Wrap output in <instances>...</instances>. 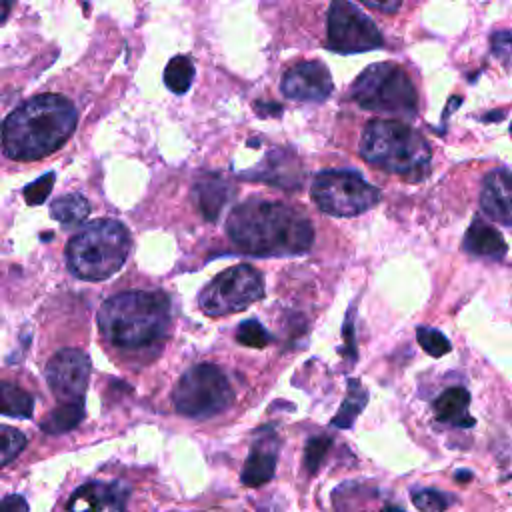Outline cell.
I'll list each match as a JSON object with an SVG mask.
<instances>
[{"instance_id":"4","label":"cell","mask_w":512,"mask_h":512,"mask_svg":"<svg viewBox=\"0 0 512 512\" xmlns=\"http://www.w3.org/2000/svg\"><path fill=\"white\" fill-rule=\"evenodd\" d=\"M130 246L132 240L122 222L94 220L70 238L66 248L68 270L82 280H106L124 266Z\"/></svg>"},{"instance_id":"19","label":"cell","mask_w":512,"mask_h":512,"mask_svg":"<svg viewBox=\"0 0 512 512\" xmlns=\"http://www.w3.org/2000/svg\"><path fill=\"white\" fill-rule=\"evenodd\" d=\"M50 212H52V218L58 220L62 226L74 228V226L82 224L88 218L90 204L82 194L72 192V194L56 198L50 204Z\"/></svg>"},{"instance_id":"31","label":"cell","mask_w":512,"mask_h":512,"mask_svg":"<svg viewBox=\"0 0 512 512\" xmlns=\"http://www.w3.org/2000/svg\"><path fill=\"white\" fill-rule=\"evenodd\" d=\"M2 512H28V504L18 494H8L2 500Z\"/></svg>"},{"instance_id":"20","label":"cell","mask_w":512,"mask_h":512,"mask_svg":"<svg viewBox=\"0 0 512 512\" xmlns=\"http://www.w3.org/2000/svg\"><path fill=\"white\" fill-rule=\"evenodd\" d=\"M84 416L82 402H62L50 416L40 424L46 434H60L76 428Z\"/></svg>"},{"instance_id":"30","label":"cell","mask_w":512,"mask_h":512,"mask_svg":"<svg viewBox=\"0 0 512 512\" xmlns=\"http://www.w3.org/2000/svg\"><path fill=\"white\" fill-rule=\"evenodd\" d=\"M492 52L500 58L510 56L512 54V32L510 30H502V32H494L492 34Z\"/></svg>"},{"instance_id":"34","label":"cell","mask_w":512,"mask_h":512,"mask_svg":"<svg viewBox=\"0 0 512 512\" xmlns=\"http://www.w3.org/2000/svg\"><path fill=\"white\" fill-rule=\"evenodd\" d=\"M382 512H404V510L398 508V506H394V504H388V506L382 508Z\"/></svg>"},{"instance_id":"24","label":"cell","mask_w":512,"mask_h":512,"mask_svg":"<svg viewBox=\"0 0 512 512\" xmlns=\"http://www.w3.org/2000/svg\"><path fill=\"white\" fill-rule=\"evenodd\" d=\"M412 502L422 512H444L452 504V498L446 492H440L434 488H422L412 492Z\"/></svg>"},{"instance_id":"15","label":"cell","mask_w":512,"mask_h":512,"mask_svg":"<svg viewBox=\"0 0 512 512\" xmlns=\"http://www.w3.org/2000/svg\"><path fill=\"white\" fill-rule=\"evenodd\" d=\"M464 250L474 254V256L500 260L506 254V242H504L502 234L496 228H492L490 224L476 218L470 224V228L466 230Z\"/></svg>"},{"instance_id":"10","label":"cell","mask_w":512,"mask_h":512,"mask_svg":"<svg viewBox=\"0 0 512 512\" xmlns=\"http://www.w3.org/2000/svg\"><path fill=\"white\" fill-rule=\"evenodd\" d=\"M382 44L376 24L352 2L334 0L328 10V48L340 54L374 50Z\"/></svg>"},{"instance_id":"29","label":"cell","mask_w":512,"mask_h":512,"mask_svg":"<svg viewBox=\"0 0 512 512\" xmlns=\"http://www.w3.org/2000/svg\"><path fill=\"white\" fill-rule=\"evenodd\" d=\"M52 182H54V174L50 172V174L40 176V178L34 180L32 184H28V186L24 188V198H26V202H28V204H42V202L48 198L50 190H52Z\"/></svg>"},{"instance_id":"7","label":"cell","mask_w":512,"mask_h":512,"mask_svg":"<svg viewBox=\"0 0 512 512\" xmlns=\"http://www.w3.org/2000/svg\"><path fill=\"white\" fill-rule=\"evenodd\" d=\"M174 408L190 418H208L230 406L234 390L226 374L214 364L188 368L174 386Z\"/></svg>"},{"instance_id":"1","label":"cell","mask_w":512,"mask_h":512,"mask_svg":"<svg viewBox=\"0 0 512 512\" xmlns=\"http://www.w3.org/2000/svg\"><path fill=\"white\" fill-rule=\"evenodd\" d=\"M230 240L254 256H292L314 242L308 218L284 202L250 198L238 204L226 222Z\"/></svg>"},{"instance_id":"11","label":"cell","mask_w":512,"mask_h":512,"mask_svg":"<svg viewBox=\"0 0 512 512\" xmlns=\"http://www.w3.org/2000/svg\"><path fill=\"white\" fill-rule=\"evenodd\" d=\"M90 378V358L78 348L56 352L46 366V380L62 402H82Z\"/></svg>"},{"instance_id":"3","label":"cell","mask_w":512,"mask_h":512,"mask_svg":"<svg viewBox=\"0 0 512 512\" xmlns=\"http://www.w3.org/2000/svg\"><path fill=\"white\" fill-rule=\"evenodd\" d=\"M170 300L156 290H130L108 298L98 312L102 336L118 348H144L166 336Z\"/></svg>"},{"instance_id":"33","label":"cell","mask_w":512,"mask_h":512,"mask_svg":"<svg viewBox=\"0 0 512 512\" xmlns=\"http://www.w3.org/2000/svg\"><path fill=\"white\" fill-rule=\"evenodd\" d=\"M456 480H458V482H468V480H472V472L460 470V472H456Z\"/></svg>"},{"instance_id":"13","label":"cell","mask_w":512,"mask_h":512,"mask_svg":"<svg viewBox=\"0 0 512 512\" xmlns=\"http://www.w3.org/2000/svg\"><path fill=\"white\" fill-rule=\"evenodd\" d=\"M482 212L498 224H512V172L496 168L486 174L480 192Z\"/></svg>"},{"instance_id":"5","label":"cell","mask_w":512,"mask_h":512,"mask_svg":"<svg viewBox=\"0 0 512 512\" xmlns=\"http://www.w3.org/2000/svg\"><path fill=\"white\" fill-rule=\"evenodd\" d=\"M360 154L386 172L420 178L430 166L428 142L400 120H372L362 132Z\"/></svg>"},{"instance_id":"14","label":"cell","mask_w":512,"mask_h":512,"mask_svg":"<svg viewBox=\"0 0 512 512\" xmlns=\"http://www.w3.org/2000/svg\"><path fill=\"white\" fill-rule=\"evenodd\" d=\"M126 494V488L118 484L90 482L74 490V494L68 500V512H98L106 504L122 508Z\"/></svg>"},{"instance_id":"18","label":"cell","mask_w":512,"mask_h":512,"mask_svg":"<svg viewBox=\"0 0 512 512\" xmlns=\"http://www.w3.org/2000/svg\"><path fill=\"white\" fill-rule=\"evenodd\" d=\"M276 472V448L272 444H256L246 458L242 470V482L246 486H262L272 480Z\"/></svg>"},{"instance_id":"2","label":"cell","mask_w":512,"mask_h":512,"mask_svg":"<svg viewBox=\"0 0 512 512\" xmlns=\"http://www.w3.org/2000/svg\"><path fill=\"white\" fill-rule=\"evenodd\" d=\"M76 108L62 94H38L14 108L2 124V148L12 160L30 162L56 152L76 128Z\"/></svg>"},{"instance_id":"17","label":"cell","mask_w":512,"mask_h":512,"mask_svg":"<svg viewBox=\"0 0 512 512\" xmlns=\"http://www.w3.org/2000/svg\"><path fill=\"white\" fill-rule=\"evenodd\" d=\"M232 188L228 186V182L220 176H214V174H208L204 180H200L194 188V200L200 208V212L204 214V218H210L214 220L222 206L228 202V196H230Z\"/></svg>"},{"instance_id":"9","label":"cell","mask_w":512,"mask_h":512,"mask_svg":"<svg viewBox=\"0 0 512 512\" xmlns=\"http://www.w3.org/2000/svg\"><path fill=\"white\" fill-rule=\"evenodd\" d=\"M264 294L262 274L250 264H236L220 272L198 296L208 316H226L248 308Z\"/></svg>"},{"instance_id":"6","label":"cell","mask_w":512,"mask_h":512,"mask_svg":"<svg viewBox=\"0 0 512 512\" xmlns=\"http://www.w3.org/2000/svg\"><path fill=\"white\" fill-rule=\"evenodd\" d=\"M350 96L360 108L378 114L412 118L418 112V94L412 80L390 62H378L362 70L352 82Z\"/></svg>"},{"instance_id":"28","label":"cell","mask_w":512,"mask_h":512,"mask_svg":"<svg viewBox=\"0 0 512 512\" xmlns=\"http://www.w3.org/2000/svg\"><path fill=\"white\" fill-rule=\"evenodd\" d=\"M332 446V440L326 438V436H318V438H312L306 442V448H304V464L308 468V472H316L318 466L322 464L324 456L328 454Z\"/></svg>"},{"instance_id":"26","label":"cell","mask_w":512,"mask_h":512,"mask_svg":"<svg viewBox=\"0 0 512 512\" xmlns=\"http://www.w3.org/2000/svg\"><path fill=\"white\" fill-rule=\"evenodd\" d=\"M416 338H418V344L424 348V352H428L430 356L438 358V356H444L450 352V342L448 338L436 330V328H428V326H420L416 330Z\"/></svg>"},{"instance_id":"22","label":"cell","mask_w":512,"mask_h":512,"mask_svg":"<svg viewBox=\"0 0 512 512\" xmlns=\"http://www.w3.org/2000/svg\"><path fill=\"white\" fill-rule=\"evenodd\" d=\"M348 384H350L348 386V396H346V400L342 402L338 414L332 420V424L338 426V428H350L354 424L356 416L366 406V400H368V394L360 388L358 380H350Z\"/></svg>"},{"instance_id":"32","label":"cell","mask_w":512,"mask_h":512,"mask_svg":"<svg viewBox=\"0 0 512 512\" xmlns=\"http://www.w3.org/2000/svg\"><path fill=\"white\" fill-rule=\"evenodd\" d=\"M358 2H362L368 8L380 10V12H394L402 4V0H358Z\"/></svg>"},{"instance_id":"23","label":"cell","mask_w":512,"mask_h":512,"mask_svg":"<svg viewBox=\"0 0 512 512\" xmlns=\"http://www.w3.org/2000/svg\"><path fill=\"white\" fill-rule=\"evenodd\" d=\"M194 80V64L188 56H174L166 70H164V84L176 92V94H182L190 88Z\"/></svg>"},{"instance_id":"16","label":"cell","mask_w":512,"mask_h":512,"mask_svg":"<svg viewBox=\"0 0 512 512\" xmlns=\"http://www.w3.org/2000/svg\"><path fill=\"white\" fill-rule=\"evenodd\" d=\"M470 394L462 386H454L444 390L434 400V414L440 422H450L456 426H472L474 418L468 416Z\"/></svg>"},{"instance_id":"27","label":"cell","mask_w":512,"mask_h":512,"mask_svg":"<svg viewBox=\"0 0 512 512\" xmlns=\"http://www.w3.org/2000/svg\"><path fill=\"white\" fill-rule=\"evenodd\" d=\"M0 444H2V466L10 464L20 452L22 448L26 446V436L16 430V428H10V426H2V432H0Z\"/></svg>"},{"instance_id":"8","label":"cell","mask_w":512,"mask_h":512,"mask_svg":"<svg viewBox=\"0 0 512 512\" xmlns=\"http://www.w3.org/2000/svg\"><path fill=\"white\" fill-rule=\"evenodd\" d=\"M310 194L322 212L340 218L358 216L372 208L380 198L376 186L350 170L320 172L312 182Z\"/></svg>"},{"instance_id":"25","label":"cell","mask_w":512,"mask_h":512,"mask_svg":"<svg viewBox=\"0 0 512 512\" xmlns=\"http://www.w3.org/2000/svg\"><path fill=\"white\" fill-rule=\"evenodd\" d=\"M236 340L248 348H264L270 342L268 330L254 318L244 320L236 330Z\"/></svg>"},{"instance_id":"36","label":"cell","mask_w":512,"mask_h":512,"mask_svg":"<svg viewBox=\"0 0 512 512\" xmlns=\"http://www.w3.org/2000/svg\"><path fill=\"white\" fill-rule=\"evenodd\" d=\"M510 134H512V124H510Z\"/></svg>"},{"instance_id":"21","label":"cell","mask_w":512,"mask_h":512,"mask_svg":"<svg viewBox=\"0 0 512 512\" xmlns=\"http://www.w3.org/2000/svg\"><path fill=\"white\" fill-rule=\"evenodd\" d=\"M34 412V398L16 384L2 382V416L30 418Z\"/></svg>"},{"instance_id":"12","label":"cell","mask_w":512,"mask_h":512,"mask_svg":"<svg viewBox=\"0 0 512 512\" xmlns=\"http://www.w3.org/2000/svg\"><path fill=\"white\" fill-rule=\"evenodd\" d=\"M332 92V78L320 62H300L282 76V94L296 102H322Z\"/></svg>"},{"instance_id":"35","label":"cell","mask_w":512,"mask_h":512,"mask_svg":"<svg viewBox=\"0 0 512 512\" xmlns=\"http://www.w3.org/2000/svg\"><path fill=\"white\" fill-rule=\"evenodd\" d=\"M10 4H12V0H4V18H6V14H8V8H10Z\"/></svg>"}]
</instances>
